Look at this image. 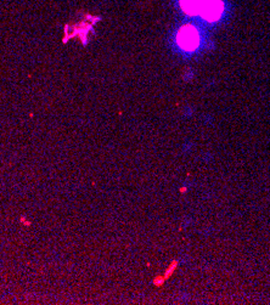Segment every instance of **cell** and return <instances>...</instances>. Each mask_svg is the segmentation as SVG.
I'll use <instances>...</instances> for the list:
<instances>
[{
    "label": "cell",
    "mask_w": 270,
    "mask_h": 305,
    "mask_svg": "<svg viewBox=\"0 0 270 305\" xmlns=\"http://www.w3.org/2000/svg\"><path fill=\"white\" fill-rule=\"evenodd\" d=\"M178 45L185 51H193L200 44V35L192 26H185L177 35Z\"/></svg>",
    "instance_id": "6da1fadb"
},
{
    "label": "cell",
    "mask_w": 270,
    "mask_h": 305,
    "mask_svg": "<svg viewBox=\"0 0 270 305\" xmlns=\"http://www.w3.org/2000/svg\"><path fill=\"white\" fill-rule=\"evenodd\" d=\"M223 11H224V6L221 0H205L200 15L206 21L215 22L221 17Z\"/></svg>",
    "instance_id": "7a4b0ae2"
},
{
    "label": "cell",
    "mask_w": 270,
    "mask_h": 305,
    "mask_svg": "<svg viewBox=\"0 0 270 305\" xmlns=\"http://www.w3.org/2000/svg\"><path fill=\"white\" fill-rule=\"evenodd\" d=\"M203 1L205 0H180V5L186 13L197 15V13H201Z\"/></svg>",
    "instance_id": "3957f363"
}]
</instances>
